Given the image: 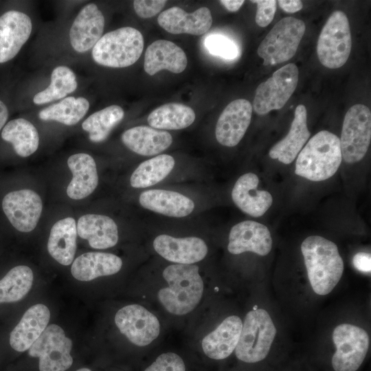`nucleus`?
I'll list each match as a JSON object with an SVG mask.
<instances>
[{
  "label": "nucleus",
  "instance_id": "6e6552de",
  "mask_svg": "<svg viewBox=\"0 0 371 371\" xmlns=\"http://www.w3.org/2000/svg\"><path fill=\"white\" fill-rule=\"evenodd\" d=\"M339 140L346 163L354 164L364 157L371 141V113L368 106L357 104L348 109Z\"/></svg>",
  "mask_w": 371,
  "mask_h": 371
},
{
  "label": "nucleus",
  "instance_id": "f03ea898",
  "mask_svg": "<svg viewBox=\"0 0 371 371\" xmlns=\"http://www.w3.org/2000/svg\"><path fill=\"white\" fill-rule=\"evenodd\" d=\"M163 277L168 286L160 289L158 299L171 314L183 315L191 312L199 303L203 282L197 265L174 264L165 268Z\"/></svg>",
  "mask_w": 371,
  "mask_h": 371
},
{
  "label": "nucleus",
  "instance_id": "2f4dec72",
  "mask_svg": "<svg viewBox=\"0 0 371 371\" xmlns=\"http://www.w3.org/2000/svg\"><path fill=\"white\" fill-rule=\"evenodd\" d=\"M194 110L181 103H167L153 110L148 116L150 127L155 129L179 130L188 127L195 120Z\"/></svg>",
  "mask_w": 371,
  "mask_h": 371
},
{
  "label": "nucleus",
  "instance_id": "c85d7f7f",
  "mask_svg": "<svg viewBox=\"0 0 371 371\" xmlns=\"http://www.w3.org/2000/svg\"><path fill=\"white\" fill-rule=\"evenodd\" d=\"M122 266V259L115 254L87 252L74 260L71 272L76 280L90 281L98 277L115 274Z\"/></svg>",
  "mask_w": 371,
  "mask_h": 371
},
{
  "label": "nucleus",
  "instance_id": "5701e85b",
  "mask_svg": "<svg viewBox=\"0 0 371 371\" xmlns=\"http://www.w3.org/2000/svg\"><path fill=\"white\" fill-rule=\"evenodd\" d=\"M243 322L238 316L226 317L202 339L201 346L205 355L216 360L228 357L237 346Z\"/></svg>",
  "mask_w": 371,
  "mask_h": 371
},
{
  "label": "nucleus",
  "instance_id": "aec40b11",
  "mask_svg": "<svg viewBox=\"0 0 371 371\" xmlns=\"http://www.w3.org/2000/svg\"><path fill=\"white\" fill-rule=\"evenodd\" d=\"M259 179L253 172L241 175L236 181L232 199L244 213L253 216H262L271 206L273 197L266 191L258 189Z\"/></svg>",
  "mask_w": 371,
  "mask_h": 371
},
{
  "label": "nucleus",
  "instance_id": "c756f323",
  "mask_svg": "<svg viewBox=\"0 0 371 371\" xmlns=\"http://www.w3.org/2000/svg\"><path fill=\"white\" fill-rule=\"evenodd\" d=\"M76 223L67 217L52 226L47 242L50 256L60 265L67 266L74 260L76 251Z\"/></svg>",
  "mask_w": 371,
  "mask_h": 371
},
{
  "label": "nucleus",
  "instance_id": "7c9ffc66",
  "mask_svg": "<svg viewBox=\"0 0 371 371\" xmlns=\"http://www.w3.org/2000/svg\"><path fill=\"white\" fill-rule=\"evenodd\" d=\"M1 138L10 142L15 153L21 157L32 155L39 146V135L36 128L24 118L9 121L2 129Z\"/></svg>",
  "mask_w": 371,
  "mask_h": 371
},
{
  "label": "nucleus",
  "instance_id": "f8f14e48",
  "mask_svg": "<svg viewBox=\"0 0 371 371\" xmlns=\"http://www.w3.org/2000/svg\"><path fill=\"white\" fill-rule=\"evenodd\" d=\"M115 323L120 333L138 346L150 344L160 331L157 317L139 304H130L120 308L115 315Z\"/></svg>",
  "mask_w": 371,
  "mask_h": 371
},
{
  "label": "nucleus",
  "instance_id": "a878e982",
  "mask_svg": "<svg viewBox=\"0 0 371 371\" xmlns=\"http://www.w3.org/2000/svg\"><path fill=\"white\" fill-rule=\"evenodd\" d=\"M78 235L87 240L93 249H104L115 246L118 241V228L109 216L87 214L80 216L76 224Z\"/></svg>",
  "mask_w": 371,
  "mask_h": 371
},
{
  "label": "nucleus",
  "instance_id": "423d86ee",
  "mask_svg": "<svg viewBox=\"0 0 371 371\" xmlns=\"http://www.w3.org/2000/svg\"><path fill=\"white\" fill-rule=\"evenodd\" d=\"M351 47L348 19L344 12L336 10L328 17L319 36L318 59L327 68H339L348 60Z\"/></svg>",
  "mask_w": 371,
  "mask_h": 371
},
{
  "label": "nucleus",
  "instance_id": "a211bd4d",
  "mask_svg": "<svg viewBox=\"0 0 371 371\" xmlns=\"http://www.w3.org/2000/svg\"><path fill=\"white\" fill-rule=\"evenodd\" d=\"M153 245L158 254L177 264L192 265L199 262L208 251L205 241L196 236L175 238L161 234L155 238Z\"/></svg>",
  "mask_w": 371,
  "mask_h": 371
},
{
  "label": "nucleus",
  "instance_id": "4c0bfd02",
  "mask_svg": "<svg viewBox=\"0 0 371 371\" xmlns=\"http://www.w3.org/2000/svg\"><path fill=\"white\" fill-rule=\"evenodd\" d=\"M205 45L208 51L226 59H234L238 54L236 44L222 35H210L205 38Z\"/></svg>",
  "mask_w": 371,
  "mask_h": 371
},
{
  "label": "nucleus",
  "instance_id": "ea45409f",
  "mask_svg": "<svg viewBox=\"0 0 371 371\" xmlns=\"http://www.w3.org/2000/svg\"><path fill=\"white\" fill-rule=\"evenodd\" d=\"M257 4L256 14V23L262 27H266L273 21L276 11L277 1L275 0H257L251 1Z\"/></svg>",
  "mask_w": 371,
  "mask_h": 371
},
{
  "label": "nucleus",
  "instance_id": "bb28decb",
  "mask_svg": "<svg viewBox=\"0 0 371 371\" xmlns=\"http://www.w3.org/2000/svg\"><path fill=\"white\" fill-rule=\"evenodd\" d=\"M139 202L145 209L175 218L187 216L194 209V203L189 197L166 190H146L140 194Z\"/></svg>",
  "mask_w": 371,
  "mask_h": 371
},
{
  "label": "nucleus",
  "instance_id": "79ce46f5",
  "mask_svg": "<svg viewBox=\"0 0 371 371\" xmlns=\"http://www.w3.org/2000/svg\"><path fill=\"white\" fill-rule=\"evenodd\" d=\"M352 264L356 269L363 273H370L371 256L367 252H359L352 258Z\"/></svg>",
  "mask_w": 371,
  "mask_h": 371
},
{
  "label": "nucleus",
  "instance_id": "b1692460",
  "mask_svg": "<svg viewBox=\"0 0 371 371\" xmlns=\"http://www.w3.org/2000/svg\"><path fill=\"white\" fill-rule=\"evenodd\" d=\"M311 133L307 127V111L304 105L299 104L288 134L269 150L271 159L289 164L292 163L308 141Z\"/></svg>",
  "mask_w": 371,
  "mask_h": 371
},
{
  "label": "nucleus",
  "instance_id": "c03bdc74",
  "mask_svg": "<svg viewBox=\"0 0 371 371\" xmlns=\"http://www.w3.org/2000/svg\"><path fill=\"white\" fill-rule=\"evenodd\" d=\"M243 0H221L220 3L229 11L236 12L244 3Z\"/></svg>",
  "mask_w": 371,
  "mask_h": 371
},
{
  "label": "nucleus",
  "instance_id": "72a5a7b5",
  "mask_svg": "<svg viewBox=\"0 0 371 371\" xmlns=\"http://www.w3.org/2000/svg\"><path fill=\"white\" fill-rule=\"evenodd\" d=\"M174 158L163 154L142 162L132 173L130 183L135 188H145L164 179L172 170Z\"/></svg>",
  "mask_w": 371,
  "mask_h": 371
},
{
  "label": "nucleus",
  "instance_id": "39448f33",
  "mask_svg": "<svg viewBox=\"0 0 371 371\" xmlns=\"http://www.w3.org/2000/svg\"><path fill=\"white\" fill-rule=\"evenodd\" d=\"M276 334L275 325L263 308L249 311L235 348L236 357L246 363H256L268 355Z\"/></svg>",
  "mask_w": 371,
  "mask_h": 371
},
{
  "label": "nucleus",
  "instance_id": "f257e3e1",
  "mask_svg": "<svg viewBox=\"0 0 371 371\" xmlns=\"http://www.w3.org/2000/svg\"><path fill=\"white\" fill-rule=\"evenodd\" d=\"M301 251L313 291L319 295L330 293L344 269L336 244L320 236H310L302 242Z\"/></svg>",
  "mask_w": 371,
  "mask_h": 371
},
{
  "label": "nucleus",
  "instance_id": "1a4fd4ad",
  "mask_svg": "<svg viewBox=\"0 0 371 371\" xmlns=\"http://www.w3.org/2000/svg\"><path fill=\"white\" fill-rule=\"evenodd\" d=\"M71 348L72 341L66 337L63 329L51 324L28 349V354L38 358L40 371H65L73 363Z\"/></svg>",
  "mask_w": 371,
  "mask_h": 371
},
{
  "label": "nucleus",
  "instance_id": "dca6fc26",
  "mask_svg": "<svg viewBox=\"0 0 371 371\" xmlns=\"http://www.w3.org/2000/svg\"><path fill=\"white\" fill-rule=\"evenodd\" d=\"M31 18L18 10H9L0 16V63L14 58L30 37Z\"/></svg>",
  "mask_w": 371,
  "mask_h": 371
},
{
  "label": "nucleus",
  "instance_id": "20e7f679",
  "mask_svg": "<svg viewBox=\"0 0 371 371\" xmlns=\"http://www.w3.org/2000/svg\"><path fill=\"white\" fill-rule=\"evenodd\" d=\"M144 45V38L139 30L122 27L102 35L91 49V56L99 65L124 68L138 60Z\"/></svg>",
  "mask_w": 371,
  "mask_h": 371
},
{
  "label": "nucleus",
  "instance_id": "49530a36",
  "mask_svg": "<svg viewBox=\"0 0 371 371\" xmlns=\"http://www.w3.org/2000/svg\"><path fill=\"white\" fill-rule=\"evenodd\" d=\"M76 371H91V370H89V368H82L77 370Z\"/></svg>",
  "mask_w": 371,
  "mask_h": 371
},
{
  "label": "nucleus",
  "instance_id": "4468645a",
  "mask_svg": "<svg viewBox=\"0 0 371 371\" xmlns=\"http://www.w3.org/2000/svg\"><path fill=\"white\" fill-rule=\"evenodd\" d=\"M104 16L96 4L83 6L75 17L69 32V43L74 51L85 54L92 49L103 35Z\"/></svg>",
  "mask_w": 371,
  "mask_h": 371
},
{
  "label": "nucleus",
  "instance_id": "58836bf2",
  "mask_svg": "<svg viewBox=\"0 0 371 371\" xmlns=\"http://www.w3.org/2000/svg\"><path fill=\"white\" fill-rule=\"evenodd\" d=\"M144 371H186V366L179 355L168 352L157 357Z\"/></svg>",
  "mask_w": 371,
  "mask_h": 371
},
{
  "label": "nucleus",
  "instance_id": "cd10ccee",
  "mask_svg": "<svg viewBox=\"0 0 371 371\" xmlns=\"http://www.w3.org/2000/svg\"><path fill=\"white\" fill-rule=\"evenodd\" d=\"M121 139L128 149L143 156L158 155L172 143V137L168 132L147 126L131 128L122 133Z\"/></svg>",
  "mask_w": 371,
  "mask_h": 371
},
{
  "label": "nucleus",
  "instance_id": "412c9836",
  "mask_svg": "<svg viewBox=\"0 0 371 371\" xmlns=\"http://www.w3.org/2000/svg\"><path fill=\"white\" fill-rule=\"evenodd\" d=\"M50 311L43 304L30 307L10 335L11 347L18 352L28 350L41 336L49 323Z\"/></svg>",
  "mask_w": 371,
  "mask_h": 371
},
{
  "label": "nucleus",
  "instance_id": "c9c22d12",
  "mask_svg": "<svg viewBox=\"0 0 371 371\" xmlns=\"http://www.w3.org/2000/svg\"><path fill=\"white\" fill-rule=\"evenodd\" d=\"M124 116V111L121 106L111 105L90 115L83 121L82 128L89 133L91 142H102L108 137Z\"/></svg>",
  "mask_w": 371,
  "mask_h": 371
},
{
  "label": "nucleus",
  "instance_id": "a19ab883",
  "mask_svg": "<svg viewBox=\"0 0 371 371\" xmlns=\"http://www.w3.org/2000/svg\"><path fill=\"white\" fill-rule=\"evenodd\" d=\"M166 2L165 0H135L133 1V8L137 16L148 19L158 14Z\"/></svg>",
  "mask_w": 371,
  "mask_h": 371
},
{
  "label": "nucleus",
  "instance_id": "a18cd8bd",
  "mask_svg": "<svg viewBox=\"0 0 371 371\" xmlns=\"http://www.w3.org/2000/svg\"><path fill=\"white\" fill-rule=\"evenodd\" d=\"M8 118V110L6 105L0 100V131L4 127Z\"/></svg>",
  "mask_w": 371,
  "mask_h": 371
},
{
  "label": "nucleus",
  "instance_id": "473e14b6",
  "mask_svg": "<svg viewBox=\"0 0 371 371\" xmlns=\"http://www.w3.org/2000/svg\"><path fill=\"white\" fill-rule=\"evenodd\" d=\"M89 100L84 97L67 96L58 102L49 105L38 113L43 121H56L66 126L78 123L89 109Z\"/></svg>",
  "mask_w": 371,
  "mask_h": 371
},
{
  "label": "nucleus",
  "instance_id": "9b49d317",
  "mask_svg": "<svg viewBox=\"0 0 371 371\" xmlns=\"http://www.w3.org/2000/svg\"><path fill=\"white\" fill-rule=\"evenodd\" d=\"M298 69L289 63L276 70L271 77L260 83L254 99L253 108L258 115L282 109L295 91L298 82Z\"/></svg>",
  "mask_w": 371,
  "mask_h": 371
},
{
  "label": "nucleus",
  "instance_id": "e433bc0d",
  "mask_svg": "<svg viewBox=\"0 0 371 371\" xmlns=\"http://www.w3.org/2000/svg\"><path fill=\"white\" fill-rule=\"evenodd\" d=\"M32 269L25 265L11 269L0 280V304L21 300L30 291L33 283Z\"/></svg>",
  "mask_w": 371,
  "mask_h": 371
},
{
  "label": "nucleus",
  "instance_id": "f704fd0d",
  "mask_svg": "<svg viewBox=\"0 0 371 371\" xmlns=\"http://www.w3.org/2000/svg\"><path fill=\"white\" fill-rule=\"evenodd\" d=\"M77 87L78 82L75 73L67 66H58L51 74L48 87L35 94L33 102L36 105H43L62 100L74 92Z\"/></svg>",
  "mask_w": 371,
  "mask_h": 371
},
{
  "label": "nucleus",
  "instance_id": "4be33fe9",
  "mask_svg": "<svg viewBox=\"0 0 371 371\" xmlns=\"http://www.w3.org/2000/svg\"><path fill=\"white\" fill-rule=\"evenodd\" d=\"M187 64V56L180 47L170 41L157 40L146 50L144 69L150 76L164 69L179 74L186 69Z\"/></svg>",
  "mask_w": 371,
  "mask_h": 371
},
{
  "label": "nucleus",
  "instance_id": "7ed1b4c3",
  "mask_svg": "<svg viewBox=\"0 0 371 371\" xmlns=\"http://www.w3.org/2000/svg\"><path fill=\"white\" fill-rule=\"evenodd\" d=\"M341 160L339 138L328 131H321L299 153L295 173L310 181H324L336 173Z\"/></svg>",
  "mask_w": 371,
  "mask_h": 371
},
{
  "label": "nucleus",
  "instance_id": "0eeeda50",
  "mask_svg": "<svg viewBox=\"0 0 371 371\" xmlns=\"http://www.w3.org/2000/svg\"><path fill=\"white\" fill-rule=\"evenodd\" d=\"M300 19L287 16L280 20L258 46L257 52L264 65H277L291 59L296 53L305 32Z\"/></svg>",
  "mask_w": 371,
  "mask_h": 371
},
{
  "label": "nucleus",
  "instance_id": "393cba45",
  "mask_svg": "<svg viewBox=\"0 0 371 371\" xmlns=\"http://www.w3.org/2000/svg\"><path fill=\"white\" fill-rule=\"evenodd\" d=\"M67 166L73 175V178L67 188V196L74 200L82 199L89 196L98 184L94 159L87 153H76L68 158Z\"/></svg>",
  "mask_w": 371,
  "mask_h": 371
},
{
  "label": "nucleus",
  "instance_id": "2eb2a0df",
  "mask_svg": "<svg viewBox=\"0 0 371 371\" xmlns=\"http://www.w3.org/2000/svg\"><path fill=\"white\" fill-rule=\"evenodd\" d=\"M252 110L251 104L245 99L229 103L216 122L215 136L218 142L227 147L236 146L250 124Z\"/></svg>",
  "mask_w": 371,
  "mask_h": 371
},
{
  "label": "nucleus",
  "instance_id": "f3484780",
  "mask_svg": "<svg viewBox=\"0 0 371 371\" xmlns=\"http://www.w3.org/2000/svg\"><path fill=\"white\" fill-rule=\"evenodd\" d=\"M272 243L271 233L265 225L244 221L232 227L227 249L235 255L250 251L263 256L270 252Z\"/></svg>",
  "mask_w": 371,
  "mask_h": 371
},
{
  "label": "nucleus",
  "instance_id": "6ab92c4d",
  "mask_svg": "<svg viewBox=\"0 0 371 371\" xmlns=\"http://www.w3.org/2000/svg\"><path fill=\"white\" fill-rule=\"evenodd\" d=\"M157 22L161 27L172 34L201 36L211 27L212 16L206 7L199 8L191 13L179 7H172L159 15Z\"/></svg>",
  "mask_w": 371,
  "mask_h": 371
},
{
  "label": "nucleus",
  "instance_id": "ddd939ff",
  "mask_svg": "<svg viewBox=\"0 0 371 371\" xmlns=\"http://www.w3.org/2000/svg\"><path fill=\"white\" fill-rule=\"evenodd\" d=\"M2 208L15 229L21 232H30L38 224L43 203L36 192L23 189L8 193L3 199Z\"/></svg>",
  "mask_w": 371,
  "mask_h": 371
},
{
  "label": "nucleus",
  "instance_id": "9d476101",
  "mask_svg": "<svg viewBox=\"0 0 371 371\" xmlns=\"http://www.w3.org/2000/svg\"><path fill=\"white\" fill-rule=\"evenodd\" d=\"M332 338L336 350L332 357L335 371H357L369 348V337L362 328L341 324L333 330Z\"/></svg>",
  "mask_w": 371,
  "mask_h": 371
},
{
  "label": "nucleus",
  "instance_id": "37998d69",
  "mask_svg": "<svg viewBox=\"0 0 371 371\" xmlns=\"http://www.w3.org/2000/svg\"><path fill=\"white\" fill-rule=\"evenodd\" d=\"M279 6L285 12L294 13L300 11L302 7V2L300 0H280L278 1Z\"/></svg>",
  "mask_w": 371,
  "mask_h": 371
}]
</instances>
